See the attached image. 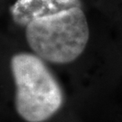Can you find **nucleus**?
I'll return each mask as SVG.
<instances>
[{
  "instance_id": "1",
  "label": "nucleus",
  "mask_w": 122,
  "mask_h": 122,
  "mask_svg": "<svg viewBox=\"0 0 122 122\" xmlns=\"http://www.w3.org/2000/svg\"><path fill=\"white\" fill-rule=\"evenodd\" d=\"M2 34L61 74L81 107L122 87V56L109 25H94L83 0H5Z\"/></svg>"
},
{
  "instance_id": "2",
  "label": "nucleus",
  "mask_w": 122,
  "mask_h": 122,
  "mask_svg": "<svg viewBox=\"0 0 122 122\" xmlns=\"http://www.w3.org/2000/svg\"><path fill=\"white\" fill-rule=\"evenodd\" d=\"M1 115L12 122H85L73 91L52 65L1 33Z\"/></svg>"
}]
</instances>
